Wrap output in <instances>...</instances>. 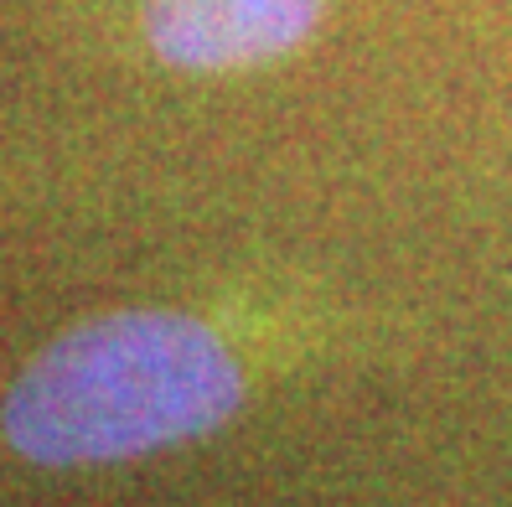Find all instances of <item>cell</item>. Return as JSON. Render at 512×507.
Returning a JSON list of instances; mask_svg holds the SVG:
<instances>
[{
  "instance_id": "6da1fadb",
  "label": "cell",
  "mask_w": 512,
  "mask_h": 507,
  "mask_svg": "<svg viewBox=\"0 0 512 507\" xmlns=\"http://www.w3.org/2000/svg\"><path fill=\"white\" fill-rule=\"evenodd\" d=\"M238 399L244 368L207 321L109 311L21 368L0 404V430L37 466H104L218 430Z\"/></svg>"
},
{
  "instance_id": "7a4b0ae2",
  "label": "cell",
  "mask_w": 512,
  "mask_h": 507,
  "mask_svg": "<svg viewBox=\"0 0 512 507\" xmlns=\"http://www.w3.org/2000/svg\"><path fill=\"white\" fill-rule=\"evenodd\" d=\"M326 0H145L150 52L182 73H249L316 37Z\"/></svg>"
}]
</instances>
